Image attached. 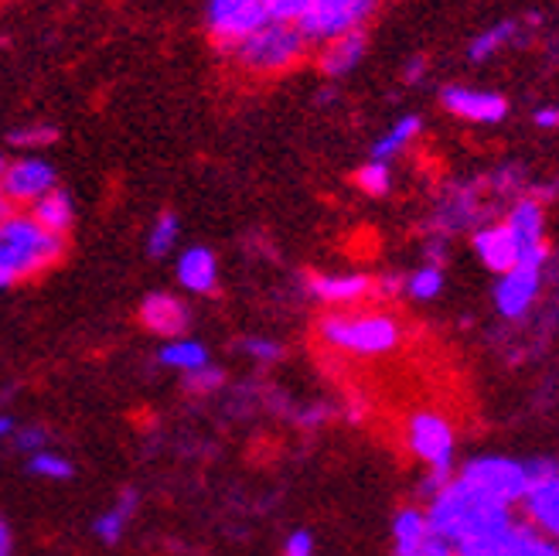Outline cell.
I'll return each mask as SVG.
<instances>
[{
  "label": "cell",
  "instance_id": "6da1fadb",
  "mask_svg": "<svg viewBox=\"0 0 559 556\" xmlns=\"http://www.w3.org/2000/svg\"><path fill=\"white\" fill-rule=\"evenodd\" d=\"M318 342L345 358H385L403 348L406 324L393 311L358 304V308L324 311L318 318Z\"/></svg>",
  "mask_w": 559,
  "mask_h": 556
},
{
  "label": "cell",
  "instance_id": "7a4b0ae2",
  "mask_svg": "<svg viewBox=\"0 0 559 556\" xmlns=\"http://www.w3.org/2000/svg\"><path fill=\"white\" fill-rule=\"evenodd\" d=\"M62 257H66V236L41 229L27 212L11 209L0 218V273L11 284L35 281V276L48 273L51 267H59Z\"/></svg>",
  "mask_w": 559,
  "mask_h": 556
},
{
  "label": "cell",
  "instance_id": "3957f363",
  "mask_svg": "<svg viewBox=\"0 0 559 556\" xmlns=\"http://www.w3.org/2000/svg\"><path fill=\"white\" fill-rule=\"evenodd\" d=\"M307 48L311 45H307V38L297 32V24L266 21L253 35H246L239 45L226 48L222 55L249 75H280V72L294 69L307 55Z\"/></svg>",
  "mask_w": 559,
  "mask_h": 556
},
{
  "label": "cell",
  "instance_id": "277c9868",
  "mask_svg": "<svg viewBox=\"0 0 559 556\" xmlns=\"http://www.w3.org/2000/svg\"><path fill=\"white\" fill-rule=\"evenodd\" d=\"M454 478L471 488L474 495L488 498L495 506L519 509L528 492V468L509 454H474L461 468H454Z\"/></svg>",
  "mask_w": 559,
  "mask_h": 556
},
{
  "label": "cell",
  "instance_id": "5b68a950",
  "mask_svg": "<svg viewBox=\"0 0 559 556\" xmlns=\"http://www.w3.org/2000/svg\"><path fill=\"white\" fill-rule=\"evenodd\" d=\"M403 448L427 471L454 475L457 468V427L440 410H413L403 421Z\"/></svg>",
  "mask_w": 559,
  "mask_h": 556
},
{
  "label": "cell",
  "instance_id": "8992f818",
  "mask_svg": "<svg viewBox=\"0 0 559 556\" xmlns=\"http://www.w3.org/2000/svg\"><path fill=\"white\" fill-rule=\"evenodd\" d=\"M376 11L379 0H307L297 32L307 38V45H324L348 32H366Z\"/></svg>",
  "mask_w": 559,
  "mask_h": 556
},
{
  "label": "cell",
  "instance_id": "52a82bcc",
  "mask_svg": "<svg viewBox=\"0 0 559 556\" xmlns=\"http://www.w3.org/2000/svg\"><path fill=\"white\" fill-rule=\"evenodd\" d=\"M263 0H209L205 4V32L218 51L239 45L246 35H253L260 24H266Z\"/></svg>",
  "mask_w": 559,
  "mask_h": 556
},
{
  "label": "cell",
  "instance_id": "ba28073f",
  "mask_svg": "<svg viewBox=\"0 0 559 556\" xmlns=\"http://www.w3.org/2000/svg\"><path fill=\"white\" fill-rule=\"evenodd\" d=\"M51 188H59V175H55L51 161H45L38 154H21V157L8 161L4 171H0V191L8 194V202L14 209L35 205Z\"/></svg>",
  "mask_w": 559,
  "mask_h": 556
},
{
  "label": "cell",
  "instance_id": "9c48e42d",
  "mask_svg": "<svg viewBox=\"0 0 559 556\" xmlns=\"http://www.w3.org/2000/svg\"><path fill=\"white\" fill-rule=\"evenodd\" d=\"M543 281H546V267L515 263L509 273L498 276V284L491 291L495 311L506 321H522L528 311L536 308V300L543 294Z\"/></svg>",
  "mask_w": 559,
  "mask_h": 556
},
{
  "label": "cell",
  "instance_id": "30bf717a",
  "mask_svg": "<svg viewBox=\"0 0 559 556\" xmlns=\"http://www.w3.org/2000/svg\"><path fill=\"white\" fill-rule=\"evenodd\" d=\"M501 222L512 229V236L519 242V263H536V267L549 263L546 209H543L539 199H519Z\"/></svg>",
  "mask_w": 559,
  "mask_h": 556
},
{
  "label": "cell",
  "instance_id": "8fae6325",
  "mask_svg": "<svg viewBox=\"0 0 559 556\" xmlns=\"http://www.w3.org/2000/svg\"><path fill=\"white\" fill-rule=\"evenodd\" d=\"M307 294L318 304H324L328 311H342V308H358V304L372 300V276L345 270V273H311L307 276Z\"/></svg>",
  "mask_w": 559,
  "mask_h": 556
},
{
  "label": "cell",
  "instance_id": "7c38bea8",
  "mask_svg": "<svg viewBox=\"0 0 559 556\" xmlns=\"http://www.w3.org/2000/svg\"><path fill=\"white\" fill-rule=\"evenodd\" d=\"M140 324H144L151 335L171 342V339H181L188 335L191 328V308L171 291H154L140 300V311H136Z\"/></svg>",
  "mask_w": 559,
  "mask_h": 556
},
{
  "label": "cell",
  "instance_id": "4fadbf2b",
  "mask_svg": "<svg viewBox=\"0 0 559 556\" xmlns=\"http://www.w3.org/2000/svg\"><path fill=\"white\" fill-rule=\"evenodd\" d=\"M440 106L451 117L467 123H501L509 117V99L488 93V90H471V86H443Z\"/></svg>",
  "mask_w": 559,
  "mask_h": 556
},
{
  "label": "cell",
  "instance_id": "5bb4252c",
  "mask_svg": "<svg viewBox=\"0 0 559 556\" xmlns=\"http://www.w3.org/2000/svg\"><path fill=\"white\" fill-rule=\"evenodd\" d=\"M471 249H474V257L481 260V267L491 270L495 276L509 273L519 263V242L506 222H481V226L471 233Z\"/></svg>",
  "mask_w": 559,
  "mask_h": 556
},
{
  "label": "cell",
  "instance_id": "9a60e30c",
  "mask_svg": "<svg viewBox=\"0 0 559 556\" xmlns=\"http://www.w3.org/2000/svg\"><path fill=\"white\" fill-rule=\"evenodd\" d=\"M478 218H481V205H478V191L474 188H451L437 202L433 212V236H451L461 229H478Z\"/></svg>",
  "mask_w": 559,
  "mask_h": 556
},
{
  "label": "cell",
  "instance_id": "2e32d148",
  "mask_svg": "<svg viewBox=\"0 0 559 556\" xmlns=\"http://www.w3.org/2000/svg\"><path fill=\"white\" fill-rule=\"evenodd\" d=\"M175 273H178V284L194 297H209V294L218 291V260H215V253L209 246L181 249Z\"/></svg>",
  "mask_w": 559,
  "mask_h": 556
},
{
  "label": "cell",
  "instance_id": "e0dca14e",
  "mask_svg": "<svg viewBox=\"0 0 559 556\" xmlns=\"http://www.w3.org/2000/svg\"><path fill=\"white\" fill-rule=\"evenodd\" d=\"M366 48H369V38L366 32H348V35H338L321 45L318 51V69L324 79H345L348 72L358 69V62L366 59Z\"/></svg>",
  "mask_w": 559,
  "mask_h": 556
},
{
  "label": "cell",
  "instance_id": "ac0fdd59",
  "mask_svg": "<svg viewBox=\"0 0 559 556\" xmlns=\"http://www.w3.org/2000/svg\"><path fill=\"white\" fill-rule=\"evenodd\" d=\"M27 215H32L41 229H48L55 236H66L75 226V202H72L69 191L51 188L35 205H27Z\"/></svg>",
  "mask_w": 559,
  "mask_h": 556
},
{
  "label": "cell",
  "instance_id": "d6986e66",
  "mask_svg": "<svg viewBox=\"0 0 559 556\" xmlns=\"http://www.w3.org/2000/svg\"><path fill=\"white\" fill-rule=\"evenodd\" d=\"M157 363H160L164 369L178 372V376H188V372H194V369L209 366V363H212V355H209V348H205L199 339L181 335V339H171V342H164V345H160Z\"/></svg>",
  "mask_w": 559,
  "mask_h": 556
},
{
  "label": "cell",
  "instance_id": "ffe728a7",
  "mask_svg": "<svg viewBox=\"0 0 559 556\" xmlns=\"http://www.w3.org/2000/svg\"><path fill=\"white\" fill-rule=\"evenodd\" d=\"M133 516H136V492H123L114 506H106V512H99V519L93 525L99 543H106V546L120 543L127 536V530H130Z\"/></svg>",
  "mask_w": 559,
  "mask_h": 556
},
{
  "label": "cell",
  "instance_id": "44dd1931",
  "mask_svg": "<svg viewBox=\"0 0 559 556\" xmlns=\"http://www.w3.org/2000/svg\"><path fill=\"white\" fill-rule=\"evenodd\" d=\"M419 130H424V120H419L416 114H406V117H400L393 127H389L379 141L372 144V161H393V157H400L416 137H419Z\"/></svg>",
  "mask_w": 559,
  "mask_h": 556
},
{
  "label": "cell",
  "instance_id": "7402d4cb",
  "mask_svg": "<svg viewBox=\"0 0 559 556\" xmlns=\"http://www.w3.org/2000/svg\"><path fill=\"white\" fill-rule=\"evenodd\" d=\"M447 287V276L440 263H419L413 273L403 276V294L416 304H430L443 294Z\"/></svg>",
  "mask_w": 559,
  "mask_h": 556
},
{
  "label": "cell",
  "instance_id": "603a6c76",
  "mask_svg": "<svg viewBox=\"0 0 559 556\" xmlns=\"http://www.w3.org/2000/svg\"><path fill=\"white\" fill-rule=\"evenodd\" d=\"M178 239H181V218L175 212H160L147 229V253L154 260L171 257L178 249Z\"/></svg>",
  "mask_w": 559,
  "mask_h": 556
},
{
  "label": "cell",
  "instance_id": "cb8c5ba5",
  "mask_svg": "<svg viewBox=\"0 0 559 556\" xmlns=\"http://www.w3.org/2000/svg\"><path fill=\"white\" fill-rule=\"evenodd\" d=\"M515 21H501V24H495V27H485L481 35H474L471 38V45H467V59L471 62H488L491 55H498L501 48H506L512 38H515Z\"/></svg>",
  "mask_w": 559,
  "mask_h": 556
},
{
  "label": "cell",
  "instance_id": "d4e9b609",
  "mask_svg": "<svg viewBox=\"0 0 559 556\" xmlns=\"http://www.w3.org/2000/svg\"><path fill=\"white\" fill-rule=\"evenodd\" d=\"M27 471H32V475L41 478V482H69L75 475L72 461L62 451H55V448H45V451L27 458Z\"/></svg>",
  "mask_w": 559,
  "mask_h": 556
},
{
  "label": "cell",
  "instance_id": "484cf974",
  "mask_svg": "<svg viewBox=\"0 0 559 556\" xmlns=\"http://www.w3.org/2000/svg\"><path fill=\"white\" fill-rule=\"evenodd\" d=\"M55 141H59V127H55V123H24V127H14L8 133V144L24 151V154H35L41 147H51Z\"/></svg>",
  "mask_w": 559,
  "mask_h": 556
},
{
  "label": "cell",
  "instance_id": "4316f807",
  "mask_svg": "<svg viewBox=\"0 0 559 556\" xmlns=\"http://www.w3.org/2000/svg\"><path fill=\"white\" fill-rule=\"evenodd\" d=\"M355 185H358V191H366L369 199H385V194L393 191V168H389L385 161H372L369 157L355 171Z\"/></svg>",
  "mask_w": 559,
  "mask_h": 556
},
{
  "label": "cell",
  "instance_id": "83f0119b",
  "mask_svg": "<svg viewBox=\"0 0 559 556\" xmlns=\"http://www.w3.org/2000/svg\"><path fill=\"white\" fill-rule=\"evenodd\" d=\"M185 379V389L191 397H215V393H222L226 389V372H222L218 366H202V369H194V372H188V376H181Z\"/></svg>",
  "mask_w": 559,
  "mask_h": 556
},
{
  "label": "cell",
  "instance_id": "f1b7e54d",
  "mask_svg": "<svg viewBox=\"0 0 559 556\" xmlns=\"http://www.w3.org/2000/svg\"><path fill=\"white\" fill-rule=\"evenodd\" d=\"M11 443H14V451H21V454L32 458V454H38V451L51 448V434H48V427H41V424H21V427H14Z\"/></svg>",
  "mask_w": 559,
  "mask_h": 556
},
{
  "label": "cell",
  "instance_id": "f546056e",
  "mask_svg": "<svg viewBox=\"0 0 559 556\" xmlns=\"http://www.w3.org/2000/svg\"><path fill=\"white\" fill-rule=\"evenodd\" d=\"M242 355L249 358V363L257 366H276L280 358H284V345H280L276 339H263V335H253V339H242Z\"/></svg>",
  "mask_w": 559,
  "mask_h": 556
},
{
  "label": "cell",
  "instance_id": "4dcf8cb0",
  "mask_svg": "<svg viewBox=\"0 0 559 556\" xmlns=\"http://www.w3.org/2000/svg\"><path fill=\"white\" fill-rule=\"evenodd\" d=\"M287 416L294 421V427L318 430V427H324V424L331 421V416H334V406H331V403L314 400V403H304V406H290V410H287Z\"/></svg>",
  "mask_w": 559,
  "mask_h": 556
},
{
  "label": "cell",
  "instance_id": "1f68e13d",
  "mask_svg": "<svg viewBox=\"0 0 559 556\" xmlns=\"http://www.w3.org/2000/svg\"><path fill=\"white\" fill-rule=\"evenodd\" d=\"M266 17L280 24H297L300 14L307 11V0H263Z\"/></svg>",
  "mask_w": 559,
  "mask_h": 556
},
{
  "label": "cell",
  "instance_id": "d6a6232c",
  "mask_svg": "<svg viewBox=\"0 0 559 556\" xmlns=\"http://www.w3.org/2000/svg\"><path fill=\"white\" fill-rule=\"evenodd\" d=\"M393 556H457V553H454V546L447 543V540H440L437 533H430L427 540H419L416 546H409L403 553H393Z\"/></svg>",
  "mask_w": 559,
  "mask_h": 556
},
{
  "label": "cell",
  "instance_id": "836d02e7",
  "mask_svg": "<svg viewBox=\"0 0 559 556\" xmlns=\"http://www.w3.org/2000/svg\"><path fill=\"white\" fill-rule=\"evenodd\" d=\"M403 294V273H382V276H372V297L379 300H393Z\"/></svg>",
  "mask_w": 559,
  "mask_h": 556
},
{
  "label": "cell",
  "instance_id": "e575fe53",
  "mask_svg": "<svg viewBox=\"0 0 559 556\" xmlns=\"http://www.w3.org/2000/svg\"><path fill=\"white\" fill-rule=\"evenodd\" d=\"M280 556H314V540L307 530H297L287 536L284 549H280Z\"/></svg>",
  "mask_w": 559,
  "mask_h": 556
},
{
  "label": "cell",
  "instance_id": "d590c367",
  "mask_svg": "<svg viewBox=\"0 0 559 556\" xmlns=\"http://www.w3.org/2000/svg\"><path fill=\"white\" fill-rule=\"evenodd\" d=\"M430 72V62H427V55H413V59L403 66V82H409V86H416V82H424Z\"/></svg>",
  "mask_w": 559,
  "mask_h": 556
},
{
  "label": "cell",
  "instance_id": "8d00e7d4",
  "mask_svg": "<svg viewBox=\"0 0 559 556\" xmlns=\"http://www.w3.org/2000/svg\"><path fill=\"white\" fill-rule=\"evenodd\" d=\"M536 127H539V130H556V127H559V106H543V109H536Z\"/></svg>",
  "mask_w": 559,
  "mask_h": 556
},
{
  "label": "cell",
  "instance_id": "74e56055",
  "mask_svg": "<svg viewBox=\"0 0 559 556\" xmlns=\"http://www.w3.org/2000/svg\"><path fill=\"white\" fill-rule=\"evenodd\" d=\"M14 553V536H11V525L0 519V556H11Z\"/></svg>",
  "mask_w": 559,
  "mask_h": 556
},
{
  "label": "cell",
  "instance_id": "f35d334b",
  "mask_svg": "<svg viewBox=\"0 0 559 556\" xmlns=\"http://www.w3.org/2000/svg\"><path fill=\"white\" fill-rule=\"evenodd\" d=\"M14 421H11V416L8 413H0V443H4V440H11V434H14Z\"/></svg>",
  "mask_w": 559,
  "mask_h": 556
},
{
  "label": "cell",
  "instance_id": "ab89813d",
  "mask_svg": "<svg viewBox=\"0 0 559 556\" xmlns=\"http://www.w3.org/2000/svg\"><path fill=\"white\" fill-rule=\"evenodd\" d=\"M11 209H14V205L8 202V194H4V191H0V218H4V215H8Z\"/></svg>",
  "mask_w": 559,
  "mask_h": 556
},
{
  "label": "cell",
  "instance_id": "60d3db41",
  "mask_svg": "<svg viewBox=\"0 0 559 556\" xmlns=\"http://www.w3.org/2000/svg\"><path fill=\"white\" fill-rule=\"evenodd\" d=\"M8 287H11V281H8L4 273H0V291H8Z\"/></svg>",
  "mask_w": 559,
  "mask_h": 556
},
{
  "label": "cell",
  "instance_id": "b9f144b4",
  "mask_svg": "<svg viewBox=\"0 0 559 556\" xmlns=\"http://www.w3.org/2000/svg\"><path fill=\"white\" fill-rule=\"evenodd\" d=\"M4 164H8V161H4V154H0V171H4Z\"/></svg>",
  "mask_w": 559,
  "mask_h": 556
}]
</instances>
